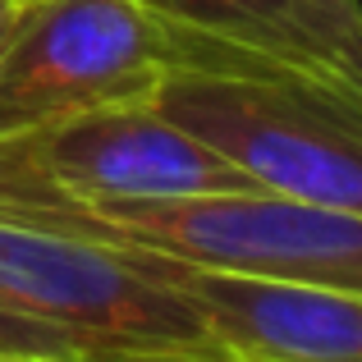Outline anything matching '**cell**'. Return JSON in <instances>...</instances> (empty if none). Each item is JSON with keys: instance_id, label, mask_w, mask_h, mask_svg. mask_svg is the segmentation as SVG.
<instances>
[{"instance_id": "cell-1", "label": "cell", "mask_w": 362, "mask_h": 362, "mask_svg": "<svg viewBox=\"0 0 362 362\" xmlns=\"http://www.w3.org/2000/svg\"><path fill=\"white\" fill-rule=\"evenodd\" d=\"M0 206L60 230H78L119 252H156L193 266L303 275L362 289V211H335L266 188L0 197Z\"/></svg>"}, {"instance_id": "cell-11", "label": "cell", "mask_w": 362, "mask_h": 362, "mask_svg": "<svg viewBox=\"0 0 362 362\" xmlns=\"http://www.w3.org/2000/svg\"><path fill=\"white\" fill-rule=\"evenodd\" d=\"M18 9H23V0H0V42H5V33H9V23H14Z\"/></svg>"}, {"instance_id": "cell-12", "label": "cell", "mask_w": 362, "mask_h": 362, "mask_svg": "<svg viewBox=\"0 0 362 362\" xmlns=\"http://www.w3.org/2000/svg\"><path fill=\"white\" fill-rule=\"evenodd\" d=\"M23 5H28V0H23Z\"/></svg>"}, {"instance_id": "cell-5", "label": "cell", "mask_w": 362, "mask_h": 362, "mask_svg": "<svg viewBox=\"0 0 362 362\" xmlns=\"http://www.w3.org/2000/svg\"><path fill=\"white\" fill-rule=\"evenodd\" d=\"M252 188L151 101L60 115L0 138V197H129Z\"/></svg>"}, {"instance_id": "cell-6", "label": "cell", "mask_w": 362, "mask_h": 362, "mask_svg": "<svg viewBox=\"0 0 362 362\" xmlns=\"http://www.w3.org/2000/svg\"><path fill=\"white\" fill-rule=\"evenodd\" d=\"M234 362H362V289L129 252Z\"/></svg>"}, {"instance_id": "cell-9", "label": "cell", "mask_w": 362, "mask_h": 362, "mask_svg": "<svg viewBox=\"0 0 362 362\" xmlns=\"http://www.w3.org/2000/svg\"><path fill=\"white\" fill-rule=\"evenodd\" d=\"M83 362H234L225 354H92Z\"/></svg>"}, {"instance_id": "cell-3", "label": "cell", "mask_w": 362, "mask_h": 362, "mask_svg": "<svg viewBox=\"0 0 362 362\" xmlns=\"http://www.w3.org/2000/svg\"><path fill=\"white\" fill-rule=\"evenodd\" d=\"M170 69H247L147 0H28L0 42V138L60 115L151 101Z\"/></svg>"}, {"instance_id": "cell-10", "label": "cell", "mask_w": 362, "mask_h": 362, "mask_svg": "<svg viewBox=\"0 0 362 362\" xmlns=\"http://www.w3.org/2000/svg\"><path fill=\"white\" fill-rule=\"evenodd\" d=\"M0 362H83V358H51V354H0Z\"/></svg>"}, {"instance_id": "cell-8", "label": "cell", "mask_w": 362, "mask_h": 362, "mask_svg": "<svg viewBox=\"0 0 362 362\" xmlns=\"http://www.w3.org/2000/svg\"><path fill=\"white\" fill-rule=\"evenodd\" d=\"M0 354H51V358H88L69 335L23 317V312L0 303Z\"/></svg>"}, {"instance_id": "cell-2", "label": "cell", "mask_w": 362, "mask_h": 362, "mask_svg": "<svg viewBox=\"0 0 362 362\" xmlns=\"http://www.w3.org/2000/svg\"><path fill=\"white\" fill-rule=\"evenodd\" d=\"M151 106L252 188L362 211V92L303 74L170 69Z\"/></svg>"}, {"instance_id": "cell-7", "label": "cell", "mask_w": 362, "mask_h": 362, "mask_svg": "<svg viewBox=\"0 0 362 362\" xmlns=\"http://www.w3.org/2000/svg\"><path fill=\"white\" fill-rule=\"evenodd\" d=\"M179 28L275 74L362 92L358 0H147Z\"/></svg>"}, {"instance_id": "cell-4", "label": "cell", "mask_w": 362, "mask_h": 362, "mask_svg": "<svg viewBox=\"0 0 362 362\" xmlns=\"http://www.w3.org/2000/svg\"><path fill=\"white\" fill-rule=\"evenodd\" d=\"M0 303L83 354H221L202 321L129 252L0 206Z\"/></svg>"}]
</instances>
